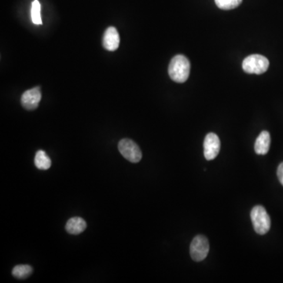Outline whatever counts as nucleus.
<instances>
[{
  "label": "nucleus",
  "instance_id": "nucleus-15",
  "mask_svg": "<svg viewBox=\"0 0 283 283\" xmlns=\"http://www.w3.org/2000/svg\"><path fill=\"white\" fill-rule=\"evenodd\" d=\"M277 175H278L280 184L283 186V162H281L278 165V170H277Z\"/></svg>",
  "mask_w": 283,
  "mask_h": 283
},
{
  "label": "nucleus",
  "instance_id": "nucleus-8",
  "mask_svg": "<svg viewBox=\"0 0 283 283\" xmlns=\"http://www.w3.org/2000/svg\"><path fill=\"white\" fill-rule=\"evenodd\" d=\"M103 47L109 51H114L119 47L120 36L117 28L109 27L103 36Z\"/></svg>",
  "mask_w": 283,
  "mask_h": 283
},
{
  "label": "nucleus",
  "instance_id": "nucleus-13",
  "mask_svg": "<svg viewBox=\"0 0 283 283\" xmlns=\"http://www.w3.org/2000/svg\"><path fill=\"white\" fill-rule=\"evenodd\" d=\"M41 6L38 0H34L31 4V16L32 22L36 25H42L41 19Z\"/></svg>",
  "mask_w": 283,
  "mask_h": 283
},
{
  "label": "nucleus",
  "instance_id": "nucleus-2",
  "mask_svg": "<svg viewBox=\"0 0 283 283\" xmlns=\"http://www.w3.org/2000/svg\"><path fill=\"white\" fill-rule=\"evenodd\" d=\"M251 220L254 231L258 234L264 235L271 228V219L262 205H256L251 211Z\"/></svg>",
  "mask_w": 283,
  "mask_h": 283
},
{
  "label": "nucleus",
  "instance_id": "nucleus-11",
  "mask_svg": "<svg viewBox=\"0 0 283 283\" xmlns=\"http://www.w3.org/2000/svg\"><path fill=\"white\" fill-rule=\"evenodd\" d=\"M34 162H35L36 167L38 169L47 170L49 169L51 166V159L44 151H37Z\"/></svg>",
  "mask_w": 283,
  "mask_h": 283
},
{
  "label": "nucleus",
  "instance_id": "nucleus-12",
  "mask_svg": "<svg viewBox=\"0 0 283 283\" xmlns=\"http://www.w3.org/2000/svg\"><path fill=\"white\" fill-rule=\"evenodd\" d=\"M33 270L29 265H18L14 267L12 274L18 279H25L31 275Z\"/></svg>",
  "mask_w": 283,
  "mask_h": 283
},
{
  "label": "nucleus",
  "instance_id": "nucleus-5",
  "mask_svg": "<svg viewBox=\"0 0 283 283\" xmlns=\"http://www.w3.org/2000/svg\"><path fill=\"white\" fill-rule=\"evenodd\" d=\"M118 150L121 155L130 162L138 163L143 157L141 150L135 142L129 138H124L119 142Z\"/></svg>",
  "mask_w": 283,
  "mask_h": 283
},
{
  "label": "nucleus",
  "instance_id": "nucleus-7",
  "mask_svg": "<svg viewBox=\"0 0 283 283\" xmlns=\"http://www.w3.org/2000/svg\"><path fill=\"white\" fill-rule=\"evenodd\" d=\"M41 98L42 94L39 87L28 90L21 95V105L27 110H36L41 102Z\"/></svg>",
  "mask_w": 283,
  "mask_h": 283
},
{
  "label": "nucleus",
  "instance_id": "nucleus-1",
  "mask_svg": "<svg viewBox=\"0 0 283 283\" xmlns=\"http://www.w3.org/2000/svg\"><path fill=\"white\" fill-rule=\"evenodd\" d=\"M191 72V63L187 57L178 54L171 60L168 66V74L173 81L184 83L187 81Z\"/></svg>",
  "mask_w": 283,
  "mask_h": 283
},
{
  "label": "nucleus",
  "instance_id": "nucleus-9",
  "mask_svg": "<svg viewBox=\"0 0 283 283\" xmlns=\"http://www.w3.org/2000/svg\"><path fill=\"white\" fill-rule=\"evenodd\" d=\"M271 145V135L267 131H263L256 139L254 150L259 155H265L268 153Z\"/></svg>",
  "mask_w": 283,
  "mask_h": 283
},
{
  "label": "nucleus",
  "instance_id": "nucleus-10",
  "mask_svg": "<svg viewBox=\"0 0 283 283\" xmlns=\"http://www.w3.org/2000/svg\"><path fill=\"white\" fill-rule=\"evenodd\" d=\"M86 227H87V224H86L85 220L81 217H73V218L69 219L65 225L67 232L74 234V235L84 232Z\"/></svg>",
  "mask_w": 283,
  "mask_h": 283
},
{
  "label": "nucleus",
  "instance_id": "nucleus-6",
  "mask_svg": "<svg viewBox=\"0 0 283 283\" xmlns=\"http://www.w3.org/2000/svg\"><path fill=\"white\" fill-rule=\"evenodd\" d=\"M220 151V140L215 133H208L204 138V156L208 161L215 159Z\"/></svg>",
  "mask_w": 283,
  "mask_h": 283
},
{
  "label": "nucleus",
  "instance_id": "nucleus-4",
  "mask_svg": "<svg viewBox=\"0 0 283 283\" xmlns=\"http://www.w3.org/2000/svg\"><path fill=\"white\" fill-rule=\"evenodd\" d=\"M209 252V242L204 235H197L192 240L190 248L191 258L196 262L204 261Z\"/></svg>",
  "mask_w": 283,
  "mask_h": 283
},
{
  "label": "nucleus",
  "instance_id": "nucleus-3",
  "mask_svg": "<svg viewBox=\"0 0 283 283\" xmlns=\"http://www.w3.org/2000/svg\"><path fill=\"white\" fill-rule=\"evenodd\" d=\"M269 67V61L261 54H252L246 57L242 62V68L250 74H264Z\"/></svg>",
  "mask_w": 283,
  "mask_h": 283
},
{
  "label": "nucleus",
  "instance_id": "nucleus-14",
  "mask_svg": "<svg viewBox=\"0 0 283 283\" xmlns=\"http://www.w3.org/2000/svg\"><path fill=\"white\" fill-rule=\"evenodd\" d=\"M241 2L242 0H215L217 7L224 11H229L237 8Z\"/></svg>",
  "mask_w": 283,
  "mask_h": 283
}]
</instances>
